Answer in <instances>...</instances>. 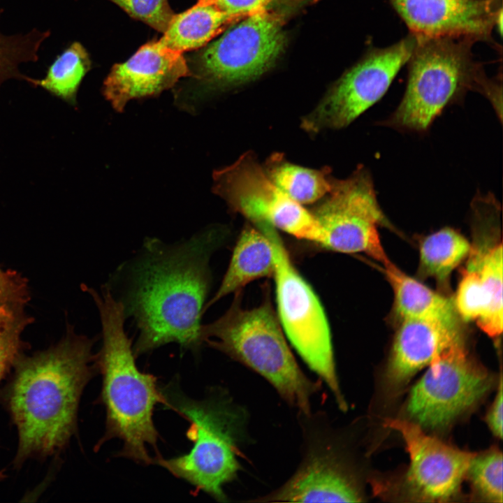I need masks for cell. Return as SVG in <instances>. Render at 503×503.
<instances>
[{"label": "cell", "instance_id": "6da1fadb", "mask_svg": "<svg viewBox=\"0 0 503 503\" xmlns=\"http://www.w3.org/2000/svg\"><path fill=\"white\" fill-rule=\"evenodd\" d=\"M221 240L214 229L171 245L150 238L138 256L122 267L124 291L115 298L138 330L133 347L136 358L169 343L200 350L211 283L209 261Z\"/></svg>", "mask_w": 503, "mask_h": 503}, {"label": "cell", "instance_id": "7a4b0ae2", "mask_svg": "<svg viewBox=\"0 0 503 503\" xmlns=\"http://www.w3.org/2000/svg\"><path fill=\"white\" fill-rule=\"evenodd\" d=\"M92 341L71 335L17 364L8 404L19 435L17 460L48 455L75 430L81 394L94 374Z\"/></svg>", "mask_w": 503, "mask_h": 503}, {"label": "cell", "instance_id": "3957f363", "mask_svg": "<svg viewBox=\"0 0 503 503\" xmlns=\"http://www.w3.org/2000/svg\"><path fill=\"white\" fill-rule=\"evenodd\" d=\"M88 291L98 308L102 328V346L96 363L102 375L101 398L106 421L100 444L117 438L123 445L117 456L138 464H153L147 447L157 451L154 409L164 403V398L156 377L141 372L136 365L132 341L124 328L122 303L107 285L100 293Z\"/></svg>", "mask_w": 503, "mask_h": 503}, {"label": "cell", "instance_id": "277c9868", "mask_svg": "<svg viewBox=\"0 0 503 503\" xmlns=\"http://www.w3.org/2000/svg\"><path fill=\"white\" fill-rule=\"evenodd\" d=\"M407 62L403 97L381 125L404 132H424L447 107L469 91L484 96L493 107L502 99V77L490 78L472 53L476 41L465 37H417Z\"/></svg>", "mask_w": 503, "mask_h": 503}, {"label": "cell", "instance_id": "5b68a950", "mask_svg": "<svg viewBox=\"0 0 503 503\" xmlns=\"http://www.w3.org/2000/svg\"><path fill=\"white\" fill-rule=\"evenodd\" d=\"M240 293L221 316L202 324L203 342L264 377L286 402L309 417L311 398L319 391L320 381L300 370L270 302L244 309Z\"/></svg>", "mask_w": 503, "mask_h": 503}, {"label": "cell", "instance_id": "8992f818", "mask_svg": "<svg viewBox=\"0 0 503 503\" xmlns=\"http://www.w3.org/2000/svg\"><path fill=\"white\" fill-rule=\"evenodd\" d=\"M160 389L163 404L189 421L187 436L193 446L188 453L171 458L157 455L152 463L217 501H227L224 487L240 469L238 443L244 414L221 393L198 400L185 395L173 384Z\"/></svg>", "mask_w": 503, "mask_h": 503}, {"label": "cell", "instance_id": "52a82bcc", "mask_svg": "<svg viewBox=\"0 0 503 503\" xmlns=\"http://www.w3.org/2000/svg\"><path fill=\"white\" fill-rule=\"evenodd\" d=\"M256 226L268 235L274 247L273 277L282 330L305 363L328 386L339 408L345 411L348 405L340 387L330 330L321 303L295 268L275 228L264 223Z\"/></svg>", "mask_w": 503, "mask_h": 503}, {"label": "cell", "instance_id": "ba28073f", "mask_svg": "<svg viewBox=\"0 0 503 503\" xmlns=\"http://www.w3.org/2000/svg\"><path fill=\"white\" fill-rule=\"evenodd\" d=\"M411 388L405 418L423 430H445L483 399L495 380L469 353L463 336L439 352Z\"/></svg>", "mask_w": 503, "mask_h": 503}, {"label": "cell", "instance_id": "9c48e42d", "mask_svg": "<svg viewBox=\"0 0 503 503\" xmlns=\"http://www.w3.org/2000/svg\"><path fill=\"white\" fill-rule=\"evenodd\" d=\"M285 22L284 14L268 6L232 24L202 52L197 78L224 87L262 75L284 50Z\"/></svg>", "mask_w": 503, "mask_h": 503}, {"label": "cell", "instance_id": "30bf717a", "mask_svg": "<svg viewBox=\"0 0 503 503\" xmlns=\"http://www.w3.org/2000/svg\"><path fill=\"white\" fill-rule=\"evenodd\" d=\"M213 181V191L255 224H268L298 239L323 245L324 231L312 212L282 191L252 152L215 170Z\"/></svg>", "mask_w": 503, "mask_h": 503}, {"label": "cell", "instance_id": "8fae6325", "mask_svg": "<svg viewBox=\"0 0 503 503\" xmlns=\"http://www.w3.org/2000/svg\"><path fill=\"white\" fill-rule=\"evenodd\" d=\"M328 194L312 212L325 233L323 246L342 253H365L382 266L390 263L377 230L390 224L368 170L361 166L347 179L333 178Z\"/></svg>", "mask_w": 503, "mask_h": 503}, {"label": "cell", "instance_id": "7c38bea8", "mask_svg": "<svg viewBox=\"0 0 503 503\" xmlns=\"http://www.w3.org/2000/svg\"><path fill=\"white\" fill-rule=\"evenodd\" d=\"M416 43V36L409 33L391 45L369 50L304 119L302 127L317 132L348 126L383 97L407 64Z\"/></svg>", "mask_w": 503, "mask_h": 503}, {"label": "cell", "instance_id": "4fadbf2b", "mask_svg": "<svg viewBox=\"0 0 503 503\" xmlns=\"http://www.w3.org/2000/svg\"><path fill=\"white\" fill-rule=\"evenodd\" d=\"M384 425L398 432L405 444L409 465L395 481L392 496L416 502H446L456 497L474 453L450 446L430 436L406 418H386Z\"/></svg>", "mask_w": 503, "mask_h": 503}, {"label": "cell", "instance_id": "5bb4252c", "mask_svg": "<svg viewBox=\"0 0 503 503\" xmlns=\"http://www.w3.org/2000/svg\"><path fill=\"white\" fill-rule=\"evenodd\" d=\"M417 37H465L493 43L502 0H389Z\"/></svg>", "mask_w": 503, "mask_h": 503}, {"label": "cell", "instance_id": "9a60e30c", "mask_svg": "<svg viewBox=\"0 0 503 503\" xmlns=\"http://www.w3.org/2000/svg\"><path fill=\"white\" fill-rule=\"evenodd\" d=\"M363 496L330 439L312 442L295 474L270 493L252 500L263 502H358Z\"/></svg>", "mask_w": 503, "mask_h": 503}, {"label": "cell", "instance_id": "2e32d148", "mask_svg": "<svg viewBox=\"0 0 503 503\" xmlns=\"http://www.w3.org/2000/svg\"><path fill=\"white\" fill-rule=\"evenodd\" d=\"M191 75L182 53L153 41L125 62L112 67L103 82V94L115 110L122 112L129 101L159 95L180 78Z\"/></svg>", "mask_w": 503, "mask_h": 503}, {"label": "cell", "instance_id": "e0dca14e", "mask_svg": "<svg viewBox=\"0 0 503 503\" xmlns=\"http://www.w3.org/2000/svg\"><path fill=\"white\" fill-rule=\"evenodd\" d=\"M462 335L460 326L422 319L400 320L384 374L388 397H398L412 377Z\"/></svg>", "mask_w": 503, "mask_h": 503}, {"label": "cell", "instance_id": "ac0fdd59", "mask_svg": "<svg viewBox=\"0 0 503 503\" xmlns=\"http://www.w3.org/2000/svg\"><path fill=\"white\" fill-rule=\"evenodd\" d=\"M275 270V255L270 238L258 228L246 226L236 242L221 284L204 312L221 298L240 291L249 283L273 277Z\"/></svg>", "mask_w": 503, "mask_h": 503}, {"label": "cell", "instance_id": "d6986e66", "mask_svg": "<svg viewBox=\"0 0 503 503\" xmlns=\"http://www.w3.org/2000/svg\"><path fill=\"white\" fill-rule=\"evenodd\" d=\"M394 293V309L400 320H435L459 326L453 302L407 275L391 261L383 266Z\"/></svg>", "mask_w": 503, "mask_h": 503}, {"label": "cell", "instance_id": "ffe728a7", "mask_svg": "<svg viewBox=\"0 0 503 503\" xmlns=\"http://www.w3.org/2000/svg\"><path fill=\"white\" fill-rule=\"evenodd\" d=\"M242 17L197 2L188 10L175 14L159 41L166 48L183 54L205 45Z\"/></svg>", "mask_w": 503, "mask_h": 503}, {"label": "cell", "instance_id": "44dd1931", "mask_svg": "<svg viewBox=\"0 0 503 503\" xmlns=\"http://www.w3.org/2000/svg\"><path fill=\"white\" fill-rule=\"evenodd\" d=\"M502 242L496 243L484 252L472 248L468 263L479 272L486 298V309L476 321L479 327L492 338L499 337L503 326V256Z\"/></svg>", "mask_w": 503, "mask_h": 503}, {"label": "cell", "instance_id": "7402d4cb", "mask_svg": "<svg viewBox=\"0 0 503 503\" xmlns=\"http://www.w3.org/2000/svg\"><path fill=\"white\" fill-rule=\"evenodd\" d=\"M265 169L270 180L288 196L304 205L328 194L333 178L328 168L311 169L287 161L280 154L271 156Z\"/></svg>", "mask_w": 503, "mask_h": 503}, {"label": "cell", "instance_id": "603a6c76", "mask_svg": "<svg viewBox=\"0 0 503 503\" xmlns=\"http://www.w3.org/2000/svg\"><path fill=\"white\" fill-rule=\"evenodd\" d=\"M468 240L456 230L446 227L425 237L419 246V272L446 284L453 270L471 250Z\"/></svg>", "mask_w": 503, "mask_h": 503}, {"label": "cell", "instance_id": "cb8c5ba5", "mask_svg": "<svg viewBox=\"0 0 503 503\" xmlns=\"http://www.w3.org/2000/svg\"><path fill=\"white\" fill-rule=\"evenodd\" d=\"M90 67L91 61L87 50L80 42L75 41L56 57L44 78L28 77L26 81L74 104L81 81Z\"/></svg>", "mask_w": 503, "mask_h": 503}, {"label": "cell", "instance_id": "d4e9b609", "mask_svg": "<svg viewBox=\"0 0 503 503\" xmlns=\"http://www.w3.org/2000/svg\"><path fill=\"white\" fill-rule=\"evenodd\" d=\"M2 12L0 8V18ZM50 35L49 29L37 28L14 34L0 30V86L11 79L27 80L29 76L21 72V65L38 60L40 48Z\"/></svg>", "mask_w": 503, "mask_h": 503}, {"label": "cell", "instance_id": "484cf974", "mask_svg": "<svg viewBox=\"0 0 503 503\" xmlns=\"http://www.w3.org/2000/svg\"><path fill=\"white\" fill-rule=\"evenodd\" d=\"M465 479L469 482L473 497L484 502L502 503V451L497 447H492L481 453H474Z\"/></svg>", "mask_w": 503, "mask_h": 503}, {"label": "cell", "instance_id": "4316f807", "mask_svg": "<svg viewBox=\"0 0 503 503\" xmlns=\"http://www.w3.org/2000/svg\"><path fill=\"white\" fill-rule=\"evenodd\" d=\"M22 306L0 305V380L18 356L20 336L29 319L22 311Z\"/></svg>", "mask_w": 503, "mask_h": 503}, {"label": "cell", "instance_id": "83f0119b", "mask_svg": "<svg viewBox=\"0 0 503 503\" xmlns=\"http://www.w3.org/2000/svg\"><path fill=\"white\" fill-rule=\"evenodd\" d=\"M454 307L459 318L465 321H478L486 309V298L477 270L467 263L459 282Z\"/></svg>", "mask_w": 503, "mask_h": 503}, {"label": "cell", "instance_id": "f1b7e54d", "mask_svg": "<svg viewBox=\"0 0 503 503\" xmlns=\"http://www.w3.org/2000/svg\"><path fill=\"white\" fill-rule=\"evenodd\" d=\"M131 17L142 21L163 34L168 27L175 13L168 0H110Z\"/></svg>", "mask_w": 503, "mask_h": 503}, {"label": "cell", "instance_id": "f546056e", "mask_svg": "<svg viewBox=\"0 0 503 503\" xmlns=\"http://www.w3.org/2000/svg\"><path fill=\"white\" fill-rule=\"evenodd\" d=\"M28 297L25 279L16 272L0 268V305L10 304L22 306Z\"/></svg>", "mask_w": 503, "mask_h": 503}, {"label": "cell", "instance_id": "4dcf8cb0", "mask_svg": "<svg viewBox=\"0 0 503 503\" xmlns=\"http://www.w3.org/2000/svg\"><path fill=\"white\" fill-rule=\"evenodd\" d=\"M275 0H198L197 2L212 6L222 12L233 15H246L263 9Z\"/></svg>", "mask_w": 503, "mask_h": 503}, {"label": "cell", "instance_id": "1f68e13d", "mask_svg": "<svg viewBox=\"0 0 503 503\" xmlns=\"http://www.w3.org/2000/svg\"><path fill=\"white\" fill-rule=\"evenodd\" d=\"M502 374L500 372L497 393L485 418L493 434L500 439L502 437Z\"/></svg>", "mask_w": 503, "mask_h": 503}]
</instances>
